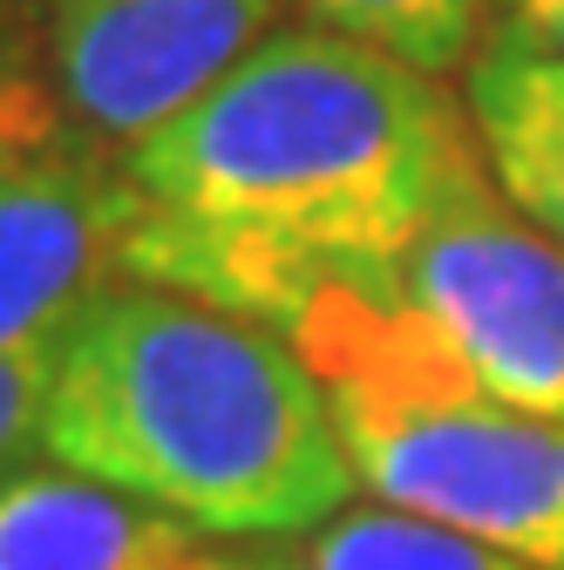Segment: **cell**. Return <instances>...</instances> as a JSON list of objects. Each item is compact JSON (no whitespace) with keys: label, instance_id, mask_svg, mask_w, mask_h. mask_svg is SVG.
Masks as SVG:
<instances>
[{"label":"cell","instance_id":"277c9868","mask_svg":"<svg viewBox=\"0 0 564 570\" xmlns=\"http://www.w3.org/2000/svg\"><path fill=\"white\" fill-rule=\"evenodd\" d=\"M395 299L489 394L564 421V245L497 190L483 157L395 265Z\"/></svg>","mask_w":564,"mask_h":570},{"label":"cell","instance_id":"3957f363","mask_svg":"<svg viewBox=\"0 0 564 570\" xmlns=\"http://www.w3.org/2000/svg\"><path fill=\"white\" fill-rule=\"evenodd\" d=\"M279 333L375 503L564 570V421L489 394L388 285H320Z\"/></svg>","mask_w":564,"mask_h":570},{"label":"cell","instance_id":"6da1fadb","mask_svg":"<svg viewBox=\"0 0 564 570\" xmlns=\"http://www.w3.org/2000/svg\"><path fill=\"white\" fill-rule=\"evenodd\" d=\"M476 157L449 82L293 14L116 157L123 272L265 326H286L320 285L395 293V265Z\"/></svg>","mask_w":564,"mask_h":570},{"label":"cell","instance_id":"8992f818","mask_svg":"<svg viewBox=\"0 0 564 570\" xmlns=\"http://www.w3.org/2000/svg\"><path fill=\"white\" fill-rule=\"evenodd\" d=\"M123 238L129 190L116 157L61 136L0 164V361L55 346L96 293L129 278Z\"/></svg>","mask_w":564,"mask_h":570},{"label":"cell","instance_id":"30bf717a","mask_svg":"<svg viewBox=\"0 0 564 570\" xmlns=\"http://www.w3.org/2000/svg\"><path fill=\"white\" fill-rule=\"evenodd\" d=\"M504 0H293L300 21H320L333 35H354L436 82H456L469 55L489 41Z\"/></svg>","mask_w":564,"mask_h":570},{"label":"cell","instance_id":"5bb4252c","mask_svg":"<svg viewBox=\"0 0 564 570\" xmlns=\"http://www.w3.org/2000/svg\"><path fill=\"white\" fill-rule=\"evenodd\" d=\"M177 570H307V563H300V550L279 557V550H204L197 543Z\"/></svg>","mask_w":564,"mask_h":570},{"label":"cell","instance_id":"7a4b0ae2","mask_svg":"<svg viewBox=\"0 0 564 570\" xmlns=\"http://www.w3.org/2000/svg\"><path fill=\"white\" fill-rule=\"evenodd\" d=\"M41 455L232 543L313 537L361 489L300 346L150 278H116L55 340Z\"/></svg>","mask_w":564,"mask_h":570},{"label":"cell","instance_id":"5b68a950","mask_svg":"<svg viewBox=\"0 0 564 570\" xmlns=\"http://www.w3.org/2000/svg\"><path fill=\"white\" fill-rule=\"evenodd\" d=\"M293 21V0H41V76L61 136L136 150Z\"/></svg>","mask_w":564,"mask_h":570},{"label":"cell","instance_id":"ba28073f","mask_svg":"<svg viewBox=\"0 0 564 570\" xmlns=\"http://www.w3.org/2000/svg\"><path fill=\"white\" fill-rule=\"evenodd\" d=\"M456 96L497 190L564 245V55L497 21L456 76Z\"/></svg>","mask_w":564,"mask_h":570},{"label":"cell","instance_id":"9a60e30c","mask_svg":"<svg viewBox=\"0 0 564 570\" xmlns=\"http://www.w3.org/2000/svg\"><path fill=\"white\" fill-rule=\"evenodd\" d=\"M8 8H14L21 21H35V28H41V0H8Z\"/></svg>","mask_w":564,"mask_h":570},{"label":"cell","instance_id":"7c38bea8","mask_svg":"<svg viewBox=\"0 0 564 570\" xmlns=\"http://www.w3.org/2000/svg\"><path fill=\"white\" fill-rule=\"evenodd\" d=\"M48 381H55V346L8 353V361H0V475H14L41 455Z\"/></svg>","mask_w":564,"mask_h":570},{"label":"cell","instance_id":"52a82bcc","mask_svg":"<svg viewBox=\"0 0 564 570\" xmlns=\"http://www.w3.org/2000/svg\"><path fill=\"white\" fill-rule=\"evenodd\" d=\"M191 550L177 517L48 455L0 475V570H177Z\"/></svg>","mask_w":564,"mask_h":570},{"label":"cell","instance_id":"8fae6325","mask_svg":"<svg viewBox=\"0 0 564 570\" xmlns=\"http://www.w3.org/2000/svg\"><path fill=\"white\" fill-rule=\"evenodd\" d=\"M41 142H61V116L41 76V35L0 0V164H14Z\"/></svg>","mask_w":564,"mask_h":570},{"label":"cell","instance_id":"9c48e42d","mask_svg":"<svg viewBox=\"0 0 564 570\" xmlns=\"http://www.w3.org/2000/svg\"><path fill=\"white\" fill-rule=\"evenodd\" d=\"M300 563L307 570H537V563L483 543V537L388 510L375 495L368 503H347L333 523H320L300 543Z\"/></svg>","mask_w":564,"mask_h":570},{"label":"cell","instance_id":"4fadbf2b","mask_svg":"<svg viewBox=\"0 0 564 570\" xmlns=\"http://www.w3.org/2000/svg\"><path fill=\"white\" fill-rule=\"evenodd\" d=\"M497 21H504L510 35H524V41H537V48H557V55H564V0H504Z\"/></svg>","mask_w":564,"mask_h":570}]
</instances>
